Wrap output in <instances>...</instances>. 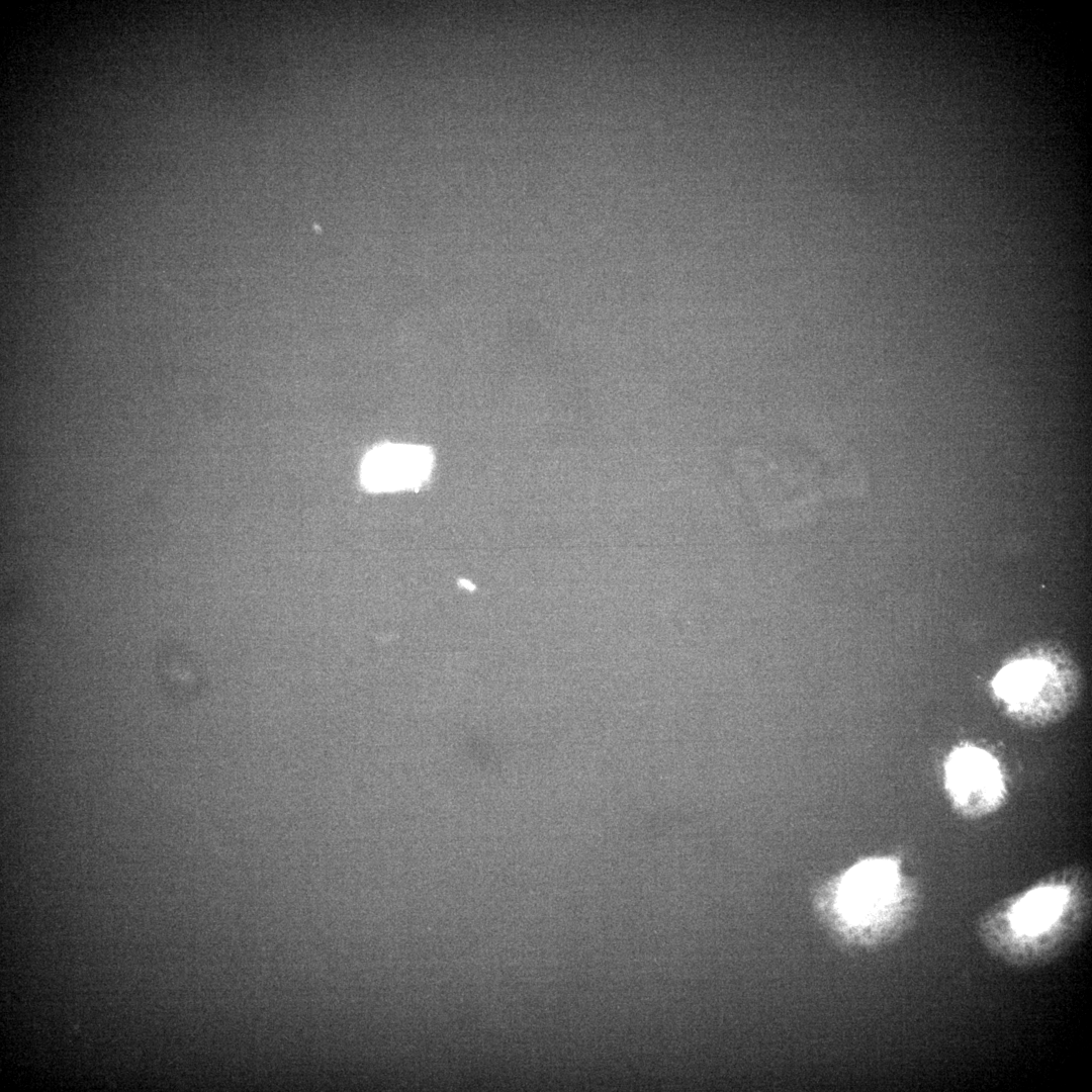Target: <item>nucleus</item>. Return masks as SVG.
Instances as JSON below:
<instances>
[{
  "label": "nucleus",
  "instance_id": "2",
  "mask_svg": "<svg viewBox=\"0 0 1092 1092\" xmlns=\"http://www.w3.org/2000/svg\"><path fill=\"white\" fill-rule=\"evenodd\" d=\"M945 781L954 803L969 813L991 811L1004 796L998 761L987 751L974 746L960 747L949 755Z\"/></svg>",
  "mask_w": 1092,
  "mask_h": 1092
},
{
  "label": "nucleus",
  "instance_id": "5",
  "mask_svg": "<svg viewBox=\"0 0 1092 1092\" xmlns=\"http://www.w3.org/2000/svg\"><path fill=\"white\" fill-rule=\"evenodd\" d=\"M1067 898L1063 887H1042L1028 893L1012 909L1013 927L1024 934L1043 931L1060 916Z\"/></svg>",
  "mask_w": 1092,
  "mask_h": 1092
},
{
  "label": "nucleus",
  "instance_id": "3",
  "mask_svg": "<svg viewBox=\"0 0 1092 1092\" xmlns=\"http://www.w3.org/2000/svg\"><path fill=\"white\" fill-rule=\"evenodd\" d=\"M898 880V868L892 859L863 860L838 883L837 909L850 922H866L892 901Z\"/></svg>",
  "mask_w": 1092,
  "mask_h": 1092
},
{
  "label": "nucleus",
  "instance_id": "1",
  "mask_svg": "<svg viewBox=\"0 0 1092 1092\" xmlns=\"http://www.w3.org/2000/svg\"><path fill=\"white\" fill-rule=\"evenodd\" d=\"M755 497L760 515L771 526H795L810 520L824 504L852 496L849 465L835 453L785 446L760 448L753 454ZM860 488V487H859Z\"/></svg>",
  "mask_w": 1092,
  "mask_h": 1092
},
{
  "label": "nucleus",
  "instance_id": "6",
  "mask_svg": "<svg viewBox=\"0 0 1092 1092\" xmlns=\"http://www.w3.org/2000/svg\"><path fill=\"white\" fill-rule=\"evenodd\" d=\"M1046 666L1024 661L1006 666L998 673L993 686L996 694L1010 704L1031 700L1039 692L1046 675Z\"/></svg>",
  "mask_w": 1092,
  "mask_h": 1092
},
{
  "label": "nucleus",
  "instance_id": "4",
  "mask_svg": "<svg viewBox=\"0 0 1092 1092\" xmlns=\"http://www.w3.org/2000/svg\"><path fill=\"white\" fill-rule=\"evenodd\" d=\"M433 464L429 448L382 444L370 450L361 465V482L370 491L413 488L427 480Z\"/></svg>",
  "mask_w": 1092,
  "mask_h": 1092
}]
</instances>
